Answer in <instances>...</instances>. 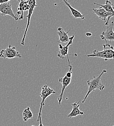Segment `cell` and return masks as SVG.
<instances>
[{
  "label": "cell",
  "instance_id": "8",
  "mask_svg": "<svg viewBox=\"0 0 114 126\" xmlns=\"http://www.w3.org/2000/svg\"><path fill=\"white\" fill-rule=\"evenodd\" d=\"M9 1H8L0 4V14L3 16H10L17 21V19L15 15L13 13L12 5L10 3Z\"/></svg>",
  "mask_w": 114,
  "mask_h": 126
},
{
  "label": "cell",
  "instance_id": "15",
  "mask_svg": "<svg viewBox=\"0 0 114 126\" xmlns=\"http://www.w3.org/2000/svg\"><path fill=\"white\" fill-rule=\"evenodd\" d=\"M93 3L96 5L99 6L100 7L103 9L106 12L114 14V5L111 1L107 0H106L105 3L104 4H100L96 2H93Z\"/></svg>",
  "mask_w": 114,
  "mask_h": 126
},
{
  "label": "cell",
  "instance_id": "10",
  "mask_svg": "<svg viewBox=\"0 0 114 126\" xmlns=\"http://www.w3.org/2000/svg\"><path fill=\"white\" fill-rule=\"evenodd\" d=\"M56 92L54 91L52 89L50 88L47 85H44L41 87V91L40 93V96L42 98L40 102V106H43L45 105V100L51 94H55Z\"/></svg>",
  "mask_w": 114,
  "mask_h": 126
},
{
  "label": "cell",
  "instance_id": "5",
  "mask_svg": "<svg viewBox=\"0 0 114 126\" xmlns=\"http://www.w3.org/2000/svg\"><path fill=\"white\" fill-rule=\"evenodd\" d=\"M28 4L30 6V8L29 9L28 11V15L26 16V17L27 18V25H26V28L25 29V31L24 33L23 34V36L22 37V39L21 41V45L22 46H24L25 44V39L26 38V34L28 31V29L29 28V27L30 26V20H31V16L33 15V12L34 10V9L35 8V7L37 6V4H36V1L35 0H28Z\"/></svg>",
  "mask_w": 114,
  "mask_h": 126
},
{
  "label": "cell",
  "instance_id": "21",
  "mask_svg": "<svg viewBox=\"0 0 114 126\" xmlns=\"http://www.w3.org/2000/svg\"></svg>",
  "mask_w": 114,
  "mask_h": 126
},
{
  "label": "cell",
  "instance_id": "12",
  "mask_svg": "<svg viewBox=\"0 0 114 126\" xmlns=\"http://www.w3.org/2000/svg\"><path fill=\"white\" fill-rule=\"evenodd\" d=\"M79 103L80 101H78L77 102H74L72 104V110L68 114L67 117L72 118L76 117L78 115H83L84 114V112L82 111L79 109Z\"/></svg>",
  "mask_w": 114,
  "mask_h": 126
},
{
  "label": "cell",
  "instance_id": "2",
  "mask_svg": "<svg viewBox=\"0 0 114 126\" xmlns=\"http://www.w3.org/2000/svg\"><path fill=\"white\" fill-rule=\"evenodd\" d=\"M103 50H94L92 54L87 55L88 57H98L103 59L105 61L109 59H113L114 57V47L108 43L103 45Z\"/></svg>",
  "mask_w": 114,
  "mask_h": 126
},
{
  "label": "cell",
  "instance_id": "14",
  "mask_svg": "<svg viewBox=\"0 0 114 126\" xmlns=\"http://www.w3.org/2000/svg\"><path fill=\"white\" fill-rule=\"evenodd\" d=\"M63 2L65 3V5L69 8L72 16H73L75 18H76V19H77V18H81L82 20H84V18H85L84 16L83 15L81 14V13L79 11H78V10H77L75 8H73L70 5V4L68 3V2L67 1H66L65 0H64Z\"/></svg>",
  "mask_w": 114,
  "mask_h": 126
},
{
  "label": "cell",
  "instance_id": "19",
  "mask_svg": "<svg viewBox=\"0 0 114 126\" xmlns=\"http://www.w3.org/2000/svg\"><path fill=\"white\" fill-rule=\"evenodd\" d=\"M86 35L87 36H88V37H90V36H92V33H90V32H87L86 33Z\"/></svg>",
  "mask_w": 114,
  "mask_h": 126
},
{
  "label": "cell",
  "instance_id": "17",
  "mask_svg": "<svg viewBox=\"0 0 114 126\" xmlns=\"http://www.w3.org/2000/svg\"><path fill=\"white\" fill-rule=\"evenodd\" d=\"M42 108L40 107L39 111L38 114L37 121V122H39V124L38 126H44L42 124V120H41V110H42Z\"/></svg>",
  "mask_w": 114,
  "mask_h": 126
},
{
  "label": "cell",
  "instance_id": "1",
  "mask_svg": "<svg viewBox=\"0 0 114 126\" xmlns=\"http://www.w3.org/2000/svg\"><path fill=\"white\" fill-rule=\"evenodd\" d=\"M106 73L107 70L103 69L98 77H94L92 79L87 81V84L88 85V90L87 93L85 94L81 102L82 103L85 102L88 96L92 92L95 91L96 89H98L100 91H102L104 89L105 86L102 83L101 79L102 75Z\"/></svg>",
  "mask_w": 114,
  "mask_h": 126
},
{
  "label": "cell",
  "instance_id": "4",
  "mask_svg": "<svg viewBox=\"0 0 114 126\" xmlns=\"http://www.w3.org/2000/svg\"><path fill=\"white\" fill-rule=\"evenodd\" d=\"M21 58L22 57L20 53L16 50V47L9 45L5 49L0 51V58L3 59H12L15 58Z\"/></svg>",
  "mask_w": 114,
  "mask_h": 126
},
{
  "label": "cell",
  "instance_id": "22",
  "mask_svg": "<svg viewBox=\"0 0 114 126\" xmlns=\"http://www.w3.org/2000/svg\"></svg>",
  "mask_w": 114,
  "mask_h": 126
},
{
  "label": "cell",
  "instance_id": "3",
  "mask_svg": "<svg viewBox=\"0 0 114 126\" xmlns=\"http://www.w3.org/2000/svg\"><path fill=\"white\" fill-rule=\"evenodd\" d=\"M75 37V35H73L70 37H69V41L67 42V44L65 46H63V44H59V51L57 54V56L61 59H64L65 57H67V61H68V65L69 66V70L72 71V67L71 65L70 64V61L69 60L68 58V55H72L75 57H77V55L76 53H74L73 54H69L68 52V48L69 47L72 45L73 39Z\"/></svg>",
  "mask_w": 114,
  "mask_h": 126
},
{
  "label": "cell",
  "instance_id": "18",
  "mask_svg": "<svg viewBox=\"0 0 114 126\" xmlns=\"http://www.w3.org/2000/svg\"><path fill=\"white\" fill-rule=\"evenodd\" d=\"M72 72L71 70H69L66 74H65V76L69 78H71L72 77Z\"/></svg>",
  "mask_w": 114,
  "mask_h": 126
},
{
  "label": "cell",
  "instance_id": "11",
  "mask_svg": "<svg viewBox=\"0 0 114 126\" xmlns=\"http://www.w3.org/2000/svg\"><path fill=\"white\" fill-rule=\"evenodd\" d=\"M71 80V78H67L65 75L64 77L60 78L58 79V81L60 83H61L62 85L61 94L59 95L58 97V101L59 105H60L61 103L65 90L66 87L70 83Z\"/></svg>",
  "mask_w": 114,
  "mask_h": 126
},
{
  "label": "cell",
  "instance_id": "6",
  "mask_svg": "<svg viewBox=\"0 0 114 126\" xmlns=\"http://www.w3.org/2000/svg\"><path fill=\"white\" fill-rule=\"evenodd\" d=\"M93 12L98 17L105 22V25L107 26L110 19L114 16V14L108 13L101 7L98 8H93Z\"/></svg>",
  "mask_w": 114,
  "mask_h": 126
},
{
  "label": "cell",
  "instance_id": "20",
  "mask_svg": "<svg viewBox=\"0 0 114 126\" xmlns=\"http://www.w3.org/2000/svg\"><path fill=\"white\" fill-rule=\"evenodd\" d=\"M10 1V0H0V4L3 3H4V2H7V1Z\"/></svg>",
  "mask_w": 114,
  "mask_h": 126
},
{
  "label": "cell",
  "instance_id": "7",
  "mask_svg": "<svg viewBox=\"0 0 114 126\" xmlns=\"http://www.w3.org/2000/svg\"><path fill=\"white\" fill-rule=\"evenodd\" d=\"M114 21H112L109 25L106 26L105 31L102 32L100 35V38L104 40L107 43V41L109 42L113 41L114 38Z\"/></svg>",
  "mask_w": 114,
  "mask_h": 126
},
{
  "label": "cell",
  "instance_id": "13",
  "mask_svg": "<svg viewBox=\"0 0 114 126\" xmlns=\"http://www.w3.org/2000/svg\"><path fill=\"white\" fill-rule=\"evenodd\" d=\"M70 31L69 29L68 31L65 32L62 27H59L57 29V34L59 36V41L61 43V44H65L67 43L69 41V37L68 33Z\"/></svg>",
  "mask_w": 114,
  "mask_h": 126
},
{
  "label": "cell",
  "instance_id": "9",
  "mask_svg": "<svg viewBox=\"0 0 114 126\" xmlns=\"http://www.w3.org/2000/svg\"><path fill=\"white\" fill-rule=\"evenodd\" d=\"M19 4L17 8V11L15 14V16L18 20H21L23 18V12L28 11L30 8L28 4V0H18Z\"/></svg>",
  "mask_w": 114,
  "mask_h": 126
},
{
  "label": "cell",
  "instance_id": "16",
  "mask_svg": "<svg viewBox=\"0 0 114 126\" xmlns=\"http://www.w3.org/2000/svg\"><path fill=\"white\" fill-rule=\"evenodd\" d=\"M22 118L24 121H27L33 118V113L29 107L26 108L22 112Z\"/></svg>",
  "mask_w": 114,
  "mask_h": 126
}]
</instances>
